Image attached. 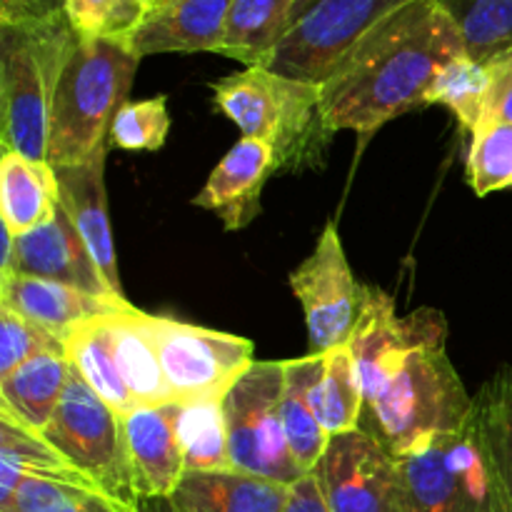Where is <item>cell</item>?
Here are the masks:
<instances>
[{"label":"cell","instance_id":"obj_20","mask_svg":"<svg viewBox=\"0 0 512 512\" xmlns=\"http://www.w3.org/2000/svg\"><path fill=\"white\" fill-rule=\"evenodd\" d=\"M290 488L240 470H185L170 495L180 512H285Z\"/></svg>","mask_w":512,"mask_h":512},{"label":"cell","instance_id":"obj_38","mask_svg":"<svg viewBox=\"0 0 512 512\" xmlns=\"http://www.w3.org/2000/svg\"><path fill=\"white\" fill-rule=\"evenodd\" d=\"M493 70V90H490L485 118H498L512 123V50L503 58L490 63Z\"/></svg>","mask_w":512,"mask_h":512},{"label":"cell","instance_id":"obj_17","mask_svg":"<svg viewBox=\"0 0 512 512\" xmlns=\"http://www.w3.org/2000/svg\"><path fill=\"white\" fill-rule=\"evenodd\" d=\"M273 173L278 170L270 145L255 138H240L215 165L193 203L198 208L215 210L228 230H240L260 213V195Z\"/></svg>","mask_w":512,"mask_h":512},{"label":"cell","instance_id":"obj_8","mask_svg":"<svg viewBox=\"0 0 512 512\" xmlns=\"http://www.w3.org/2000/svg\"><path fill=\"white\" fill-rule=\"evenodd\" d=\"M280 398L283 360H255L223 398V415L233 470L290 488L308 473H303L290 453Z\"/></svg>","mask_w":512,"mask_h":512},{"label":"cell","instance_id":"obj_34","mask_svg":"<svg viewBox=\"0 0 512 512\" xmlns=\"http://www.w3.org/2000/svg\"><path fill=\"white\" fill-rule=\"evenodd\" d=\"M475 415L512 490V365L500 368L480 388Z\"/></svg>","mask_w":512,"mask_h":512},{"label":"cell","instance_id":"obj_21","mask_svg":"<svg viewBox=\"0 0 512 512\" xmlns=\"http://www.w3.org/2000/svg\"><path fill=\"white\" fill-rule=\"evenodd\" d=\"M73 365L63 350L35 355L18 370L0 378V418L43 435L63 400Z\"/></svg>","mask_w":512,"mask_h":512},{"label":"cell","instance_id":"obj_9","mask_svg":"<svg viewBox=\"0 0 512 512\" xmlns=\"http://www.w3.org/2000/svg\"><path fill=\"white\" fill-rule=\"evenodd\" d=\"M145 325L158 350L173 405L223 403L255 363L253 343L240 335L148 313Z\"/></svg>","mask_w":512,"mask_h":512},{"label":"cell","instance_id":"obj_15","mask_svg":"<svg viewBox=\"0 0 512 512\" xmlns=\"http://www.w3.org/2000/svg\"><path fill=\"white\" fill-rule=\"evenodd\" d=\"M53 170L55 180H58L60 208L68 213L70 223L83 238L90 258L108 280L113 293L125 298L118 258H115L113 230H110L108 193H105V150L88 163L58 165Z\"/></svg>","mask_w":512,"mask_h":512},{"label":"cell","instance_id":"obj_35","mask_svg":"<svg viewBox=\"0 0 512 512\" xmlns=\"http://www.w3.org/2000/svg\"><path fill=\"white\" fill-rule=\"evenodd\" d=\"M65 13L80 38L125 40L148 8L143 0H65Z\"/></svg>","mask_w":512,"mask_h":512},{"label":"cell","instance_id":"obj_12","mask_svg":"<svg viewBox=\"0 0 512 512\" xmlns=\"http://www.w3.org/2000/svg\"><path fill=\"white\" fill-rule=\"evenodd\" d=\"M313 475L330 512H400L398 460L365 428L333 435Z\"/></svg>","mask_w":512,"mask_h":512},{"label":"cell","instance_id":"obj_27","mask_svg":"<svg viewBox=\"0 0 512 512\" xmlns=\"http://www.w3.org/2000/svg\"><path fill=\"white\" fill-rule=\"evenodd\" d=\"M23 478L98 488L73 463H68L43 435L30 433L0 418V498H5Z\"/></svg>","mask_w":512,"mask_h":512},{"label":"cell","instance_id":"obj_18","mask_svg":"<svg viewBox=\"0 0 512 512\" xmlns=\"http://www.w3.org/2000/svg\"><path fill=\"white\" fill-rule=\"evenodd\" d=\"M0 305L15 310L30 323L50 330L63 340L73 325L90 318H105L128 308L125 298H100L73 285L30 275L0 273Z\"/></svg>","mask_w":512,"mask_h":512},{"label":"cell","instance_id":"obj_23","mask_svg":"<svg viewBox=\"0 0 512 512\" xmlns=\"http://www.w3.org/2000/svg\"><path fill=\"white\" fill-rule=\"evenodd\" d=\"M108 328L120 375H123L125 385H128L130 395L138 403V408H163V405H173L158 350H155L153 338L148 333V325H145L143 310H138L135 305H128L120 313L108 315Z\"/></svg>","mask_w":512,"mask_h":512},{"label":"cell","instance_id":"obj_6","mask_svg":"<svg viewBox=\"0 0 512 512\" xmlns=\"http://www.w3.org/2000/svg\"><path fill=\"white\" fill-rule=\"evenodd\" d=\"M398 468L400 512H512V490L475 413L460 433Z\"/></svg>","mask_w":512,"mask_h":512},{"label":"cell","instance_id":"obj_13","mask_svg":"<svg viewBox=\"0 0 512 512\" xmlns=\"http://www.w3.org/2000/svg\"><path fill=\"white\" fill-rule=\"evenodd\" d=\"M448 320L440 310L420 308L400 318L395 300L375 285H363V310L348 340L358 370L365 405L373 400L385 373L410 350L425 345H445Z\"/></svg>","mask_w":512,"mask_h":512},{"label":"cell","instance_id":"obj_31","mask_svg":"<svg viewBox=\"0 0 512 512\" xmlns=\"http://www.w3.org/2000/svg\"><path fill=\"white\" fill-rule=\"evenodd\" d=\"M185 470H233L223 403L168 405Z\"/></svg>","mask_w":512,"mask_h":512},{"label":"cell","instance_id":"obj_16","mask_svg":"<svg viewBox=\"0 0 512 512\" xmlns=\"http://www.w3.org/2000/svg\"><path fill=\"white\" fill-rule=\"evenodd\" d=\"M230 0H173L155 5L125 38L140 60L158 53H218Z\"/></svg>","mask_w":512,"mask_h":512},{"label":"cell","instance_id":"obj_19","mask_svg":"<svg viewBox=\"0 0 512 512\" xmlns=\"http://www.w3.org/2000/svg\"><path fill=\"white\" fill-rule=\"evenodd\" d=\"M138 498H170L185 475L183 450L168 405L135 408L123 418Z\"/></svg>","mask_w":512,"mask_h":512},{"label":"cell","instance_id":"obj_25","mask_svg":"<svg viewBox=\"0 0 512 512\" xmlns=\"http://www.w3.org/2000/svg\"><path fill=\"white\" fill-rule=\"evenodd\" d=\"M323 368V355L310 353L305 358L283 360V398H280V415H283L285 438L290 453L303 473H313L315 465L328 448V435L315 418L310 390Z\"/></svg>","mask_w":512,"mask_h":512},{"label":"cell","instance_id":"obj_28","mask_svg":"<svg viewBox=\"0 0 512 512\" xmlns=\"http://www.w3.org/2000/svg\"><path fill=\"white\" fill-rule=\"evenodd\" d=\"M320 355H323V368L310 390L315 418L323 425L328 438L358 430L363 425L365 398L348 345Z\"/></svg>","mask_w":512,"mask_h":512},{"label":"cell","instance_id":"obj_42","mask_svg":"<svg viewBox=\"0 0 512 512\" xmlns=\"http://www.w3.org/2000/svg\"><path fill=\"white\" fill-rule=\"evenodd\" d=\"M143 3H145V8H155V5H158V0H143Z\"/></svg>","mask_w":512,"mask_h":512},{"label":"cell","instance_id":"obj_30","mask_svg":"<svg viewBox=\"0 0 512 512\" xmlns=\"http://www.w3.org/2000/svg\"><path fill=\"white\" fill-rule=\"evenodd\" d=\"M463 38L465 55L493 63L512 50V0H438Z\"/></svg>","mask_w":512,"mask_h":512},{"label":"cell","instance_id":"obj_43","mask_svg":"<svg viewBox=\"0 0 512 512\" xmlns=\"http://www.w3.org/2000/svg\"><path fill=\"white\" fill-rule=\"evenodd\" d=\"M165 3H173V0H158V5H165Z\"/></svg>","mask_w":512,"mask_h":512},{"label":"cell","instance_id":"obj_29","mask_svg":"<svg viewBox=\"0 0 512 512\" xmlns=\"http://www.w3.org/2000/svg\"><path fill=\"white\" fill-rule=\"evenodd\" d=\"M490 90H493V70L490 63H478L468 55H458L438 70L425 93V105H445L458 120L460 130L475 133L488 110Z\"/></svg>","mask_w":512,"mask_h":512},{"label":"cell","instance_id":"obj_32","mask_svg":"<svg viewBox=\"0 0 512 512\" xmlns=\"http://www.w3.org/2000/svg\"><path fill=\"white\" fill-rule=\"evenodd\" d=\"M0 512H138L98 488L50 483V480L23 478L5 498Z\"/></svg>","mask_w":512,"mask_h":512},{"label":"cell","instance_id":"obj_3","mask_svg":"<svg viewBox=\"0 0 512 512\" xmlns=\"http://www.w3.org/2000/svg\"><path fill=\"white\" fill-rule=\"evenodd\" d=\"M473 413L475 395H468L445 345H425L390 365L363 420L395 460H405L460 433Z\"/></svg>","mask_w":512,"mask_h":512},{"label":"cell","instance_id":"obj_39","mask_svg":"<svg viewBox=\"0 0 512 512\" xmlns=\"http://www.w3.org/2000/svg\"><path fill=\"white\" fill-rule=\"evenodd\" d=\"M285 512H330L313 473L305 475V478L298 480L295 485H290Z\"/></svg>","mask_w":512,"mask_h":512},{"label":"cell","instance_id":"obj_4","mask_svg":"<svg viewBox=\"0 0 512 512\" xmlns=\"http://www.w3.org/2000/svg\"><path fill=\"white\" fill-rule=\"evenodd\" d=\"M138 65L125 40L75 35L50 103L48 165H80L108 150L110 125L128 103Z\"/></svg>","mask_w":512,"mask_h":512},{"label":"cell","instance_id":"obj_33","mask_svg":"<svg viewBox=\"0 0 512 512\" xmlns=\"http://www.w3.org/2000/svg\"><path fill=\"white\" fill-rule=\"evenodd\" d=\"M465 175L480 198L512 188V123L498 118L480 120L470 135Z\"/></svg>","mask_w":512,"mask_h":512},{"label":"cell","instance_id":"obj_41","mask_svg":"<svg viewBox=\"0 0 512 512\" xmlns=\"http://www.w3.org/2000/svg\"><path fill=\"white\" fill-rule=\"evenodd\" d=\"M315 3H318V0H293V18H295V23H298L300 15L308 13V10L313 8Z\"/></svg>","mask_w":512,"mask_h":512},{"label":"cell","instance_id":"obj_7","mask_svg":"<svg viewBox=\"0 0 512 512\" xmlns=\"http://www.w3.org/2000/svg\"><path fill=\"white\" fill-rule=\"evenodd\" d=\"M43 438L103 493L138 510L140 498L123 418L105 405L75 370Z\"/></svg>","mask_w":512,"mask_h":512},{"label":"cell","instance_id":"obj_10","mask_svg":"<svg viewBox=\"0 0 512 512\" xmlns=\"http://www.w3.org/2000/svg\"><path fill=\"white\" fill-rule=\"evenodd\" d=\"M405 3L410 0H318L300 15L265 68L323 85L365 33Z\"/></svg>","mask_w":512,"mask_h":512},{"label":"cell","instance_id":"obj_37","mask_svg":"<svg viewBox=\"0 0 512 512\" xmlns=\"http://www.w3.org/2000/svg\"><path fill=\"white\" fill-rule=\"evenodd\" d=\"M63 350V340L50 330L30 323L15 310L0 305V378H8L13 370L33 360L35 355Z\"/></svg>","mask_w":512,"mask_h":512},{"label":"cell","instance_id":"obj_2","mask_svg":"<svg viewBox=\"0 0 512 512\" xmlns=\"http://www.w3.org/2000/svg\"><path fill=\"white\" fill-rule=\"evenodd\" d=\"M65 0H3L0 8V145L48 158L50 103L75 40ZM48 163V160H45Z\"/></svg>","mask_w":512,"mask_h":512},{"label":"cell","instance_id":"obj_26","mask_svg":"<svg viewBox=\"0 0 512 512\" xmlns=\"http://www.w3.org/2000/svg\"><path fill=\"white\" fill-rule=\"evenodd\" d=\"M65 358L70 360L75 373L88 383V388L115 410L120 418L133 413L138 403L130 395L123 375H120L118 360H115L113 340H110L108 315L105 318H90L73 325L63 335Z\"/></svg>","mask_w":512,"mask_h":512},{"label":"cell","instance_id":"obj_40","mask_svg":"<svg viewBox=\"0 0 512 512\" xmlns=\"http://www.w3.org/2000/svg\"><path fill=\"white\" fill-rule=\"evenodd\" d=\"M138 512H180L170 498H143L138 503Z\"/></svg>","mask_w":512,"mask_h":512},{"label":"cell","instance_id":"obj_24","mask_svg":"<svg viewBox=\"0 0 512 512\" xmlns=\"http://www.w3.org/2000/svg\"><path fill=\"white\" fill-rule=\"evenodd\" d=\"M293 25V0H230L218 53L265 68Z\"/></svg>","mask_w":512,"mask_h":512},{"label":"cell","instance_id":"obj_36","mask_svg":"<svg viewBox=\"0 0 512 512\" xmlns=\"http://www.w3.org/2000/svg\"><path fill=\"white\" fill-rule=\"evenodd\" d=\"M170 130L168 100L155 95L148 100H128L110 125V145L123 150H160Z\"/></svg>","mask_w":512,"mask_h":512},{"label":"cell","instance_id":"obj_11","mask_svg":"<svg viewBox=\"0 0 512 512\" xmlns=\"http://www.w3.org/2000/svg\"><path fill=\"white\" fill-rule=\"evenodd\" d=\"M290 288L303 305L310 353L348 345L363 310V285L350 270L338 225H325L313 253L290 273Z\"/></svg>","mask_w":512,"mask_h":512},{"label":"cell","instance_id":"obj_22","mask_svg":"<svg viewBox=\"0 0 512 512\" xmlns=\"http://www.w3.org/2000/svg\"><path fill=\"white\" fill-rule=\"evenodd\" d=\"M53 165L3 150L0 155V218L13 235L48 223L58 210Z\"/></svg>","mask_w":512,"mask_h":512},{"label":"cell","instance_id":"obj_5","mask_svg":"<svg viewBox=\"0 0 512 512\" xmlns=\"http://www.w3.org/2000/svg\"><path fill=\"white\" fill-rule=\"evenodd\" d=\"M213 103L243 138L270 145L275 170L303 173L323 165L333 133L320 113V85L253 65L213 83Z\"/></svg>","mask_w":512,"mask_h":512},{"label":"cell","instance_id":"obj_14","mask_svg":"<svg viewBox=\"0 0 512 512\" xmlns=\"http://www.w3.org/2000/svg\"><path fill=\"white\" fill-rule=\"evenodd\" d=\"M0 273L55 280V283L73 285L90 295H100V298H120L93 263L83 238L60 205L48 223L28 233L13 235L3 225Z\"/></svg>","mask_w":512,"mask_h":512},{"label":"cell","instance_id":"obj_1","mask_svg":"<svg viewBox=\"0 0 512 512\" xmlns=\"http://www.w3.org/2000/svg\"><path fill=\"white\" fill-rule=\"evenodd\" d=\"M465 55L463 38L438 0H410L370 28L320 85L330 133L370 138L390 120L425 105L443 65Z\"/></svg>","mask_w":512,"mask_h":512}]
</instances>
